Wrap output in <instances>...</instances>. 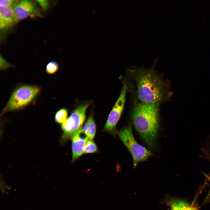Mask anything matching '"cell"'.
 <instances>
[{
    "label": "cell",
    "mask_w": 210,
    "mask_h": 210,
    "mask_svg": "<svg viewBox=\"0 0 210 210\" xmlns=\"http://www.w3.org/2000/svg\"><path fill=\"white\" fill-rule=\"evenodd\" d=\"M159 105L139 102L134 105L131 114L136 131L142 141L152 149L156 147L159 127Z\"/></svg>",
    "instance_id": "6da1fadb"
},
{
    "label": "cell",
    "mask_w": 210,
    "mask_h": 210,
    "mask_svg": "<svg viewBox=\"0 0 210 210\" xmlns=\"http://www.w3.org/2000/svg\"><path fill=\"white\" fill-rule=\"evenodd\" d=\"M171 210H173V209H172Z\"/></svg>",
    "instance_id": "ac0fdd59"
},
{
    "label": "cell",
    "mask_w": 210,
    "mask_h": 210,
    "mask_svg": "<svg viewBox=\"0 0 210 210\" xmlns=\"http://www.w3.org/2000/svg\"><path fill=\"white\" fill-rule=\"evenodd\" d=\"M16 23L13 6L7 8L0 7V28L2 31Z\"/></svg>",
    "instance_id": "9c48e42d"
},
{
    "label": "cell",
    "mask_w": 210,
    "mask_h": 210,
    "mask_svg": "<svg viewBox=\"0 0 210 210\" xmlns=\"http://www.w3.org/2000/svg\"><path fill=\"white\" fill-rule=\"evenodd\" d=\"M127 89V86L124 83L103 129V131L114 136H116L118 133L116 126L123 110Z\"/></svg>",
    "instance_id": "8992f818"
},
{
    "label": "cell",
    "mask_w": 210,
    "mask_h": 210,
    "mask_svg": "<svg viewBox=\"0 0 210 210\" xmlns=\"http://www.w3.org/2000/svg\"><path fill=\"white\" fill-rule=\"evenodd\" d=\"M92 103L91 101H87L80 104L72 111L70 116L62 124V140H66L71 138L75 132L82 128L85 119L86 110Z\"/></svg>",
    "instance_id": "5b68a950"
},
{
    "label": "cell",
    "mask_w": 210,
    "mask_h": 210,
    "mask_svg": "<svg viewBox=\"0 0 210 210\" xmlns=\"http://www.w3.org/2000/svg\"><path fill=\"white\" fill-rule=\"evenodd\" d=\"M172 209L173 210H197L196 207L189 204L184 201L174 200L169 202Z\"/></svg>",
    "instance_id": "8fae6325"
},
{
    "label": "cell",
    "mask_w": 210,
    "mask_h": 210,
    "mask_svg": "<svg viewBox=\"0 0 210 210\" xmlns=\"http://www.w3.org/2000/svg\"><path fill=\"white\" fill-rule=\"evenodd\" d=\"M59 66L55 61H51L48 63L46 66V71L48 74H52L55 73L58 70Z\"/></svg>",
    "instance_id": "9a60e30c"
},
{
    "label": "cell",
    "mask_w": 210,
    "mask_h": 210,
    "mask_svg": "<svg viewBox=\"0 0 210 210\" xmlns=\"http://www.w3.org/2000/svg\"><path fill=\"white\" fill-rule=\"evenodd\" d=\"M16 23L36 14L34 4L29 0L17 1L13 6Z\"/></svg>",
    "instance_id": "52a82bcc"
},
{
    "label": "cell",
    "mask_w": 210,
    "mask_h": 210,
    "mask_svg": "<svg viewBox=\"0 0 210 210\" xmlns=\"http://www.w3.org/2000/svg\"><path fill=\"white\" fill-rule=\"evenodd\" d=\"M68 111L65 108H62L56 113L55 117V121L57 123H62L67 118Z\"/></svg>",
    "instance_id": "4fadbf2b"
},
{
    "label": "cell",
    "mask_w": 210,
    "mask_h": 210,
    "mask_svg": "<svg viewBox=\"0 0 210 210\" xmlns=\"http://www.w3.org/2000/svg\"><path fill=\"white\" fill-rule=\"evenodd\" d=\"M71 139L72 163L83 153L84 147L88 139L82 128L74 134Z\"/></svg>",
    "instance_id": "ba28073f"
},
{
    "label": "cell",
    "mask_w": 210,
    "mask_h": 210,
    "mask_svg": "<svg viewBox=\"0 0 210 210\" xmlns=\"http://www.w3.org/2000/svg\"><path fill=\"white\" fill-rule=\"evenodd\" d=\"M39 88L32 85H24L19 87L12 93L2 114L22 108L29 104L40 92Z\"/></svg>",
    "instance_id": "277c9868"
},
{
    "label": "cell",
    "mask_w": 210,
    "mask_h": 210,
    "mask_svg": "<svg viewBox=\"0 0 210 210\" xmlns=\"http://www.w3.org/2000/svg\"><path fill=\"white\" fill-rule=\"evenodd\" d=\"M16 1L11 0H1L0 7L7 8L13 6Z\"/></svg>",
    "instance_id": "2e32d148"
},
{
    "label": "cell",
    "mask_w": 210,
    "mask_h": 210,
    "mask_svg": "<svg viewBox=\"0 0 210 210\" xmlns=\"http://www.w3.org/2000/svg\"><path fill=\"white\" fill-rule=\"evenodd\" d=\"M117 134L132 157L134 168H135L139 163L147 160L153 155L150 150L136 141L132 132L131 124L120 129Z\"/></svg>",
    "instance_id": "3957f363"
},
{
    "label": "cell",
    "mask_w": 210,
    "mask_h": 210,
    "mask_svg": "<svg viewBox=\"0 0 210 210\" xmlns=\"http://www.w3.org/2000/svg\"><path fill=\"white\" fill-rule=\"evenodd\" d=\"M201 156L210 162V141L206 142L202 146ZM204 202H210V188Z\"/></svg>",
    "instance_id": "7c38bea8"
},
{
    "label": "cell",
    "mask_w": 210,
    "mask_h": 210,
    "mask_svg": "<svg viewBox=\"0 0 210 210\" xmlns=\"http://www.w3.org/2000/svg\"><path fill=\"white\" fill-rule=\"evenodd\" d=\"M132 77L135 82L136 94L139 102L159 104L167 94V83L158 72L152 69L133 70Z\"/></svg>",
    "instance_id": "7a4b0ae2"
},
{
    "label": "cell",
    "mask_w": 210,
    "mask_h": 210,
    "mask_svg": "<svg viewBox=\"0 0 210 210\" xmlns=\"http://www.w3.org/2000/svg\"><path fill=\"white\" fill-rule=\"evenodd\" d=\"M83 130L88 139L92 140L95 136L96 126L93 114L91 113L83 128Z\"/></svg>",
    "instance_id": "30bf717a"
},
{
    "label": "cell",
    "mask_w": 210,
    "mask_h": 210,
    "mask_svg": "<svg viewBox=\"0 0 210 210\" xmlns=\"http://www.w3.org/2000/svg\"><path fill=\"white\" fill-rule=\"evenodd\" d=\"M36 1L44 11H46L47 10L49 6V2L48 1L36 0Z\"/></svg>",
    "instance_id": "e0dca14e"
},
{
    "label": "cell",
    "mask_w": 210,
    "mask_h": 210,
    "mask_svg": "<svg viewBox=\"0 0 210 210\" xmlns=\"http://www.w3.org/2000/svg\"><path fill=\"white\" fill-rule=\"evenodd\" d=\"M97 150V147L92 140H88L83 148V152L84 153H94Z\"/></svg>",
    "instance_id": "5bb4252c"
}]
</instances>
